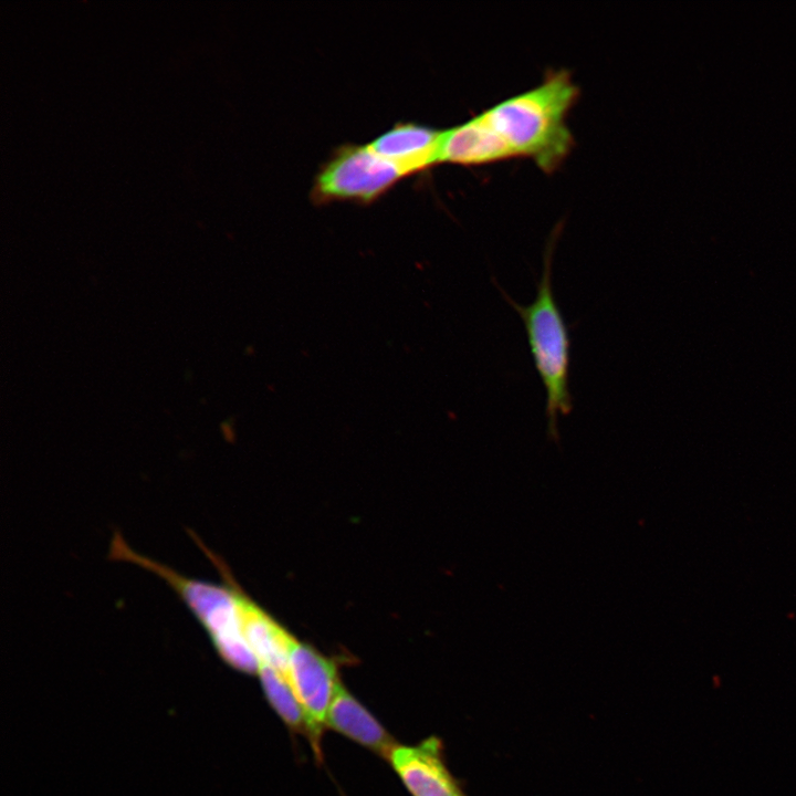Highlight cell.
<instances>
[{
    "label": "cell",
    "mask_w": 796,
    "mask_h": 796,
    "mask_svg": "<svg viewBox=\"0 0 796 796\" xmlns=\"http://www.w3.org/2000/svg\"><path fill=\"white\" fill-rule=\"evenodd\" d=\"M258 672L269 702L285 725L294 732L306 733L303 711L286 679L265 664H259Z\"/></svg>",
    "instance_id": "8fae6325"
},
{
    "label": "cell",
    "mask_w": 796,
    "mask_h": 796,
    "mask_svg": "<svg viewBox=\"0 0 796 796\" xmlns=\"http://www.w3.org/2000/svg\"><path fill=\"white\" fill-rule=\"evenodd\" d=\"M506 154L480 114L441 132L438 163L463 166L506 160Z\"/></svg>",
    "instance_id": "30bf717a"
},
{
    "label": "cell",
    "mask_w": 796,
    "mask_h": 796,
    "mask_svg": "<svg viewBox=\"0 0 796 796\" xmlns=\"http://www.w3.org/2000/svg\"><path fill=\"white\" fill-rule=\"evenodd\" d=\"M188 533L220 573L224 582L222 585L185 576L136 552L118 531L113 534L107 556L139 566L163 579L205 629L220 654L238 669L254 672L259 669V662L241 631L231 573L193 531L189 530Z\"/></svg>",
    "instance_id": "7a4b0ae2"
},
{
    "label": "cell",
    "mask_w": 796,
    "mask_h": 796,
    "mask_svg": "<svg viewBox=\"0 0 796 796\" xmlns=\"http://www.w3.org/2000/svg\"><path fill=\"white\" fill-rule=\"evenodd\" d=\"M241 631L259 664L277 671L289 682V657L297 643L284 628L251 600L231 575Z\"/></svg>",
    "instance_id": "52a82bcc"
},
{
    "label": "cell",
    "mask_w": 796,
    "mask_h": 796,
    "mask_svg": "<svg viewBox=\"0 0 796 796\" xmlns=\"http://www.w3.org/2000/svg\"><path fill=\"white\" fill-rule=\"evenodd\" d=\"M441 132L416 123H398L369 146L404 176H409L439 164Z\"/></svg>",
    "instance_id": "ba28073f"
},
{
    "label": "cell",
    "mask_w": 796,
    "mask_h": 796,
    "mask_svg": "<svg viewBox=\"0 0 796 796\" xmlns=\"http://www.w3.org/2000/svg\"><path fill=\"white\" fill-rule=\"evenodd\" d=\"M338 680L336 664L314 648L296 643L289 657V683L304 714L306 734L318 761L321 739Z\"/></svg>",
    "instance_id": "5b68a950"
},
{
    "label": "cell",
    "mask_w": 796,
    "mask_h": 796,
    "mask_svg": "<svg viewBox=\"0 0 796 796\" xmlns=\"http://www.w3.org/2000/svg\"><path fill=\"white\" fill-rule=\"evenodd\" d=\"M326 726L388 760L394 737L338 679L326 716Z\"/></svg>",
    "instance_id": "9c48e42d"
},
{
    "label": "cell",
    "mask_w": 796,
    "mask_h": 796,
    "mask_svg": "<svg viewBox=\"0 0 796 796\" xmlns=\"http://www.w3.org/2000/svg\"><path fill=\"white\" fill-rule=\"evenodd\" d=\"M579 90L565 71L547 73L533 88L503 100L480 113L507 159L528 158L552 172L574 147L567 116Z\"/></svg>",
    "instance_id": "6da1fadb"
},
{
    "label": "cell",
    "mask_w": 796,
    "mask_h": 796,
    "mask_svg": "<svg viewBox=\"0 0 796 796\" xmlns=\"http://www.w3.org/2000/svg\"><path fill=\"white\" fill-rule=\"evenodd\" d=\"M388 761L412 796H468L447 766L443 743L437 736L416 745L397 744Z\"/></svg>",
    "instance_id": "8992f818"
},
{
    "label": "cell",
    "mask_w": 796,
    "mask_h": 796,
    "mask_svg": "<svg viewBox=\"0 0 796 796\" xmlns=\"http://www.w3.org/2000/svg\"><path fill=\"white\" fill-rule=\"evenodd\" d=\"M557 238L558 233L555 231L547 242L542 274L536 283V296L528 305L519 304L492 277L503 298L524 324L532 359L546 394L547 438L556 443L559 442L558 419L561 416H568L573 410L569 388L572 343L552 281Z\"/></svg>",
    "instance_id": "3957f363"
},
{
    "label": "cell",
    "mask_w": 796,
    "mask_h": 796,
    "mask_svg": "<svg viewBox=\"0 0 796 796\" xmlns=\"http://www.w3.org/2000/svg\"><path fill=\"white\" fill-rule=\"evenodd\" d=\"M402 172L367 145H344L321 167L313 187L318 202L368 203L392 187Z\"/></svg>",
    "instance_id": "277c9868"
}]
</instances>
